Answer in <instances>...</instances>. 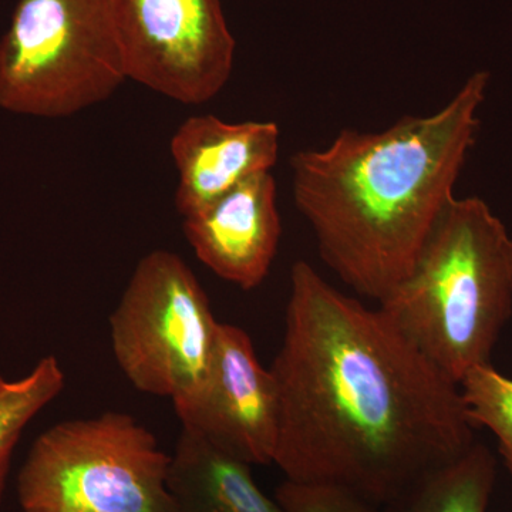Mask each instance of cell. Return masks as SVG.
Listing matches in <instances>:
<instances>
[{
	"label": "cell",
	"mask_w": 512,
	"mask_h": 512,
	"mask_svg": "<svg viewBox=\"0 0 512 512\" xmlns=\"http://www.w3.org/2000/svg\"><path fill=\"white\" fill-rule=\"evenodd\" d=\"M275 500L285 512H380V507L346 488L332 484L286 480Z\"/></svg>",
	"instance_id": "obj_15"
},
{
	"label": "cell",
	"mask_w": 512,
	"mask_h": 512,
	"mask_svg": "<svg viewBox=\"0 0 512 512\" xmlns=\"http://www.w3.org/2000/svg\"><path fill=\"white\" fill-rule=\"evenodd\" d=\"M460 390L474 426L485 427L497 437L512 476V379L488 363L467 372Z\"/></svg>",
	"instance_id": "obj_14"
},
{
	"label": "cell",
	"mask_w": 512,
	"mask_h": 512,
	"mask_svg": "<svg viewBox=\"0 0 512 512\" xmlns=\"http://www.w3.org/2000/svg\"><path fill=\"white\" fill-rule=\"evenodd\" d=\"M274 464L286 480L346 488L383 507L476 443L460 384L387 316L292 265Z\"/></svg>",
	"instance_id": "obj_1"
},
{
	"label": "cell",
	"mask_w": 512,
	"mask_h": 512,
	"mask_svg": "<svg viewBox=\"0 0 512 512\" xmlns=\"http://www.w3.org/2000/svg\"><path fill=\"white\" fill-rule=\"evenodd\" d=\"M127 77L183 104L224 89L237 42L221 0H116Z\"/></svg>",
	"instance_id": "obj_7"
},
{
	"label": "cell",
	"mask_w": 512,
	"mask_h": 512,
	"mask_svg": "<svg viewBox=\"0 0 512 512\" xmlns=\"http://www.w3.org/2000/svg\"><path fill=\"white\" fill-rule=\"evenodd\" d=\"M251 464L181 429L167 487L180 512H285L256 485Z\"/></svg>",
	"instance_id": "obj_11"
},
{
	"label": "cell",
	"mask_w": 512,
	"mask_h": 512,
	"mask_svg": "<svg viewBox=\"0 0 512 512\" xmlns=\"http://www.w3.org/2000/svg\"><path fill=\"white\" fill-rule=\"evenodd\" d=\"M126 80L116 0H19L0 39V109L62 119Z\"/></svg>",
	"instance_id": "obj_4"
},
{
	"label": "cell",
	"mask_w": 512,
	"mask_h": 512,
	"mask_svg": "<svg viewBox=\"0 0 512 512\" xmlns=\"http://www.w3.org/2000/svg\"><path fill=\"white\" fill-rule=\"evenodd\" d=\"M170 457L133 416L106 412L43 431L18 477L23 512H180Z\"/></svg>",
	"instance_id": "obj_5"
},
{
	"label": "cell",
	"mask_w": 512,
	"mask_h": 512,
	"mask_svg": "<svg viewBox=\"0 0 512 512\" xmlns=\"http://www.w3.org/2000/svg\"><path fill=\"white\" fill-rule=\"evenodd\" d=\"M183 231L197 258L215 275L245 291L261 285L282 234L274 175H255L188 215Z\"/></svg>",
	"instance_id": "obj_9"
},
{
	"label": "cell",
	"mask_w": 512,
	"mask_h": 512,
	"mask_svg": "<svg viewBox=\"0 0 512 512\" xmlns=\"http://www.w3.org/2000/svg\"><path fill=\"white\" fill-rule=\"evenodd\" d=\"M380 311L460 384L491 363L512 315V238L481 198H454Z\"/></svg>",
	"instance_id": "obj_3"
},
{
	"label": "cell",
	"mask_w": 512,
	"mask_h": 512,
	"mask_svg": "<svg viewBox=\"0 0 512 512\" xmlns=\"http://www.w3.org/2000/svg\"><path fill=\"white\" fill-rule=\"evenodd\" d=\"M488 82L474 73L436 113L377 133L342 130L326 147L293 154L296 208L323 264L362 298L379 305L406 278L456 198Z\"/></svg>",
	"instance_id": "obj_2"
},
{
	"label": "cell",
	"mask_w": 512,
	"mask_h": 512,
	"mask_svg": "<svg viewBox=\"0 0 512 512\" xmlns=\"http://www.w3.org/2000/svg\"><path fill=\"white\" fill-rule=\"evenodd\" d=\"M66 375L56 356L42 357L28 375L9 380L0 376V504L5 494L13 453L26 427L59 397Z\"/></svg>",
	"instance_id": "obj_13"
},
{
	"label": "cell",
	"mask_w": 512,
	"mask_h": 512,
	"mask_svg": "<svg viewBox=\"0 0 512 512\" xmlns=\"http://www.w3.org/2000/svg\"><path fill=\"white\" fill-rule=\"evenodd\" d=\"M279 138L274 121L227 123L212 114L185 120L170 144L178 173L175 205L181 217L208 207L255 175L271 173L278 161Z\"/></svg>",
	"instance_id": "obj_10"
},
{
	"label": "cell",
	"mask_w": 512,
	"mask_h": 512,
	"mask_svg": "<svg viewBox=\"0 0 512 512\" xmlns=\"http://www.w3.org/2000/svg\"><path fill=\"white\" fill-rule=\"evenodd\" d=\"M495 474L493 453L476 441L463 456L421 477L380 512H487Z\"/></svg>",
	"instance_id": "obj_12"
},
{
	"label": "cell",
	"mask_w": 512,
	"mask_h": 512,
	"mask_svg": "<svg viewBox=\"0 0 512 512\" xmlns=\"http://www.w3.org/2000/svg\"><path fill=\"white\" fill-rule=\"evenodd\" d=\"M109 322L117 365L138 392L174 400L207 376L220 322L174 252L156 249L138 262Z\"/></svg>",
	"instance_id": "obj_6"
},
{
	"label": "cell",
	"mask_w": 512,
	"mask_h": 512,
	"mask_svg": "<svg viewBox=\"0 0 512 512\" xmlns=\"http://www.w3.org/2000/svg\"><path fill=\"white\" fill-rule=\"evenodd\" d=\"M183 429L247 463H274L279 396L271 369L256 357L251 336L220 323L207 376L173 400Z\"/></svg>",
	"instance_id": "obj_8"
}]
</instances>
